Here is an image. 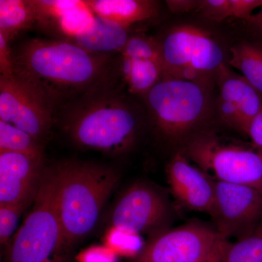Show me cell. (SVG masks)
<instances>
[{
    "mask_svg": "<svg viewBox=\"0 0 262 262\" xmlns=\"http://www.w3.org/2000/svg\"><path fill=\"white\" fill-rule=\"evenodd\" d=\"M14 77L55 113L84 95L116 83L120 61L62 39L35 38L13 51Z\"/></svg>",
    "mask_w": 262,
    "mask_h": 262,
    "instance_id": "1",
    "label": "cell"
},
{
    "mask_svg": "<svg viewBox=\"0 0 262 262\" xmlns=\"http://www.w3.org/2000/svg\"><path fill=\"white\" fill-rule=\"evenodd\" d=\"M61 112L66 132L81 147L120 155L135 144L139 118L115 84L84 95Z\"/></svg>",
    "mask_w": 262,
    "mask_h": 262,
    "instance_id": "2",
    "label": "cell"
},
{
    "mask_svg": "<svg viewBox=\"0 0 262 262\" xmlns=\"http://www.w3.org/2000/svg\"><path fill=\"white\" fill-rule=\"evenodd\" d=\"M54 168L58 213L70 248L94 228L120 177L115 169L84 162H63Z\"/></svg>",
    "mask_w": 262,
    "mask_h": 262,
    "instance_id": "3",
    "label": "cell"
},
{
    "mask_svg": "<svg viewBox=\"0 0 262 262\" xmlns=\"http://www.w3.org/2000/svg\"><path fill=\"white\" fill-rule=\"evenodd\" d=\"M54 166L46 167L32 211L10 241L6 262H63L66 244L58 203Z\"/></svg>",
    "mask_w": 262,
    "mask_h": 262,
    "instance_id": "4",
    "label": "cell"
},
{
    "mask_svg": "<svg viewBox=\"0 0 262 262\" xmlns=\"http://www.w3.org/2000/svg\"><path fill=\"white\" fill-rule=\"evenodd\" d=\"M145 98L157 129L171 141L180 140L195 128L208 108L203 84L164 74Z\"/></svg>",
    "mask_w": 262,
    "mask_h": 262,
    "instance_id": "5",
    "label": "cell"
},
{
    "mask_svg": "<svg viewBox=\"0 0 262 262\" xmlns=\"http://www.w3.org/2000/svg\"><path fill=\"white\" fill-rule=\"evenodd\" d=\"M159 42L164 75L168 77L204 85L225 64L220 45L198 27H174Z\"/></svg>",
    "mask_w": 262,
    "mask_h": 262,
    "instance_id": "6",
    "label": "cell"
},
{
    "mask_svg": "<svg viewBox=\"0 0 262 262\" xmlns=\"http://www.w3.org/2000/svg\"><path fill=\"white\" fill-rule=\"evenodd\" d=\"M186 157L215 180L248 186L262 192V155L256 149L201 134L188 143Z\"/></svg>",
    "mask_w": 262,
    "mask_h": 262,
    "instance_id": "7",
    "label": "cell"
},
{
    "mask_svg": "<svg viewBox=\"0 0 262 262\" xmlns=\"http://www.w3.org/2000/svg\"><path fill=\"white\" fill-rule=\"evenodd\" d=\"M227 241L214 227L193 221L155 234L134 262H208Z\"/></svg>",
    "mask_w": 262,
    "mask_h": 262,
    "instance_id": "8",
    "label": "cell"
},
{
    "mask_svg": "<svg viewBox=\"0 0 262 262\" xmlns=\"http://www.w3.org/2000/svg\"><path fill=\"white\" fill-rule=\"evenodd\" d=\"M211 215L225 239L239 237L262 222V192L241 184L215 181Z\"/></svg>",
    "mask_w": 262,
    "mask_h": 262,
    "instance_id": "9",
    "label": "cell"
},
{
    "mask_svg": "<svg viewBox=\"0 0 262 262\" xmlns=\"http://www.w3.org/2000/svg\"><path fill=\"white\" fill-rule=\"evenodd\" d=\"M56 114L40 96L16 77L0 76V120L28 133L44 144Z\"/></svg>",
    "mask_w": 262,
    "mask_h": 262,
    "instance_id": "10",
    "label": "cell"
},
{
    "mask_svg": "<svg viewBox=\"0 0 262 262\" xmlns=\"http://www.w3.org/2000/svg\"><path fill=\"white\" fill-rule=\"evenodd\" d=\"M165 196L144 183L130 186L118 200L112 214L113 227L140 234L163 231L170 218Z\"/></svg>",
    "mask_w": 262,
    "mask_h": 262,
    "instance_id": "11",
    "label": "cell"
},
{
    "mask_svg": "<svg viewBox=\"0 0 262 262\" xmlns=\"http://www.w3.org/2000/svg\"><path fill=\"white\" fill-rule=\"evenodd\" d=\"M45 168L44 157L0 152V205L34 202Z\"/></svg>",
    "mask_w": 262,
    "mask_h": 262,
    "instance_id": "12",
    "label": "cell"
},
{
    "mask_svg": "<svg viewBox=\"0 0 262 262\" xmlns=\"http://www.w3.org/2000/svg\"><path fill=\"white\" fill-rule=\"evenodd\" d=\"M167 179L174 198L187 209L209 214L215 194V181L184 153H177L166 168Z\"/></svg>",
    "mask_w": 262,
    "mask_h": 262,
    "instance_id": "13",
    "label": "cell"
},
{
    "mask_svg": "<svg viewBox=\"0 0 262 262\" xmlns=\"http://www.w3.org/2000/svg\"><path fill=\"white\" fill-rule=\"evenodd\" d=\"M220 79L219 111L229 126L247 135L251 122L262 110V97L241 75L231 73L225 64L217 73Z\"/></svg>",
    "mask_w": 262,
    "mask_h": 262,
    "instance_id": "14",
    "label": "cell"
},
{
    "mask_svg": "<svg viewBox=\"0 0 262 262\" xmlns=\"http://www.w3.org/2000/svg\"><path fill=\"white\" fill-rule=\"evenodd\" d=\"M89 8L98 18L129 29L133 24L158 15L156 3L148 0H89Z\"/></svg>",
    "mask_w": 262,
    "mask_h": 262,
    "instance_id": "15",
    "label": "cell"
},
{
    "mask_svg": "<svg viewBox=\"0 0 262 262\" xmlns=\"http://www.w3.org/2000/svg\"><path fill=\"white\" fill-rule=\"evenodd\" d=\"M129 29L96 16L92 26L71 42L100 54L121 53L130 37Z\"/></svg>",
    "mask_w": 262,
    "mask_h": 262,
    "instance_id": "16",
    "label": "cell"
},
{
    "mask_svg": "<svg viewBox=\"0 0 262 262\" xmlns=\"http://www.w3.org/2000/svg\"><path fill=\"white\" fill-rule=\"evenodd\" d=\"M34 0L0 1V34L9 42L22 31L37 24Z\"/></svg>",
    "mask_w": 262,
    "mask_h": 262,
    "instance_id": "17",
    "label": "cell"
},
{
    "mask_svg": "<svg viewBox=\"0 0 262 262\" xmlns=\"http://www.w3.org/2000/svg\"><path fill=\"white\" fill-rule=\"evenodd\" d=\"M120 72L131 94L145 96L164 74L161 62L130 60L120 56Z\"/></svg>",
    "mask_w": 262,
    "mask_h": 262,
    "instance_id": "18",
    "label": "cell"
},
{
    "mask_svg": "<svg viewBox=\"0 0 262 262\" xmlns=\"http://www.w3.org/2000/svg\"><path fill=\"white\" fill-rule=\"evenodd\" d=\"M229 63L262 97V45L242 42L233 46Z\"/></svg>",
    "mask_w": 262,
    "mask_h": 262,
    "instance_id": "19",
    "label": "cell"
},
{
    "mask_svg": "<svg viewBox=\"0 0 262 262\" xmlns=\"http://www.w3.org/2000/svg\"><path fill=\"white\" fill-rule=\"evenodd\" d=\"M220 262H262V222L236 242L227 241Z\"/></svg>",
    "mask_w": 262,
    "mask_h": 262,
    "instance_id": "20",
    "label": "cell"
},
{
    "mask_svg": "<svg viewBox=\"0 0 262 262\" xmlns=\"http://www.w3.org/2000/svg\"><path fill=\"white\" fill-rule=\"evenodd\" d=\"M2 151L44 157L42 143L21 129L0 120V152Z\"/></svg>",
    "mask_w": 262,
    "mask_h": 262,
    "instance_id": "21",
    "label": "cell"
},
{
    "mask_svg": "<svg viewBox=\"0 0 262 262\" xmlns=\"http://www.w3.org/2000/svg\"><path fill=\"white\" fill-rule=\"evenodd\" d=\"M104 241L105 246L118 256L136 258L144 248L139 234L113 226L106 232Z\"/></svg>",
    "mask_w": 262,
    "mask_h": 262,
    "instance_id": "22",
    "label": "cell"
},
{
    "mask_svg": "<svg viewBox=\"0 0 262 262\" xmlns=\"http://www.w3.org/2000/svg\"><path fill=\"white\" fill-rule=\"evenodd\" d=\"M120 56L130 60L161 62L159 41L144 34L130 35Z\"/></svg>",
    "mask_w": 262,
    "mask_h": 262,
    "instance_id": "23",
    "label": "cell"
},
{
    "mask_svg": "<svg viewBox=\"0 0 262 262\" xmlns=\"http://www.w3.org/2000/svg\"><path fill=\"white\" fill-rule=\"evenodd\" d=\"M29 203H19L0 205V243L8 244L14 232L19 219Z\"/></svg>",
    "mask_w": 262,
    "mask_h": 262,
    "instance_id": "24",
    "label": "cell"
},
{
    "mask_svg": "<svg viewBox=\"0 0 262 262\" xmlns=\"http://www.w3.org/2000/svg\"><path fill=\"white\" fill-rule=\"evenodd\" d=\"M198 9L202 13L215 21H222L230 18V3L229 0H205L199 2Z\"/></svg>",
    "mask_w": 262,
    "mask_h": 262,
    "instance_id": "25",
    "label": "cell"
},
{
    "mask_svg": "<svg viewBox=\"0 0 262 262\" xmlns=\"http://www.w3.org/2000/svg\"><path fill=\"white\" fill-rule=\"evenodd\" d=\"M117 255L103 246H93L81 251L76 259L78 262H118Z\"/></svg>",
    "mask_w": 262,
    "mask_h": 262,
    "instance_id": "26",
    "label": "cell"
},
{
    "mask_svg": "<svg viewBox=\"0 0 262 262\" xmlns=\"http://www.w3.org/2000/svg\"><path fill=\"white\" fill-rule=\"evenodd\" d=\"M231 16L248 20L262 7V0H229Z\"/></svg>",
    "mask_w": 262,
    "mask_h": 262,
    "instance_id": "27",
    "label": "cell"
},
{
    "mask_svg": "<svg viewBox=\"0 0 262 262\" xmlns=\"http://www.w3.org/2000/svg\"><path fill=\"white\" fill-rule=\"evenodd\" d=\"M0 76L10 77L14 76L13 51L10 42L0 34Z\"/></svg>",
    "mask_w": 262,
    "mask_h": 262,
    "instance_id": "28",
    "label": "cell"
},
{
    "mask_svg": "<svg viewBox=\"0 0 262 262\" xmlns=\"http://www.w3.org/2000/svg\"><path fill=\"white\" fill-rule=\"evenodd\" d=\"M247 136L251 139L253 148L262 155V110L251 122Z\"/></svg>",
    "mask_w": 262,
    "mask_h": 262,
    "instance_id": "29",
    "label": "cell"
},
{
    "mask_svg": "<svg viewBox=\"0 0 262 262\" xmlns=\"http://www.w3.org/2000/svg\"><path fill=\"white\" fill-rule=\"evenodd\" d=\"M200 1H167L169 8L175 13H184L199 7Z\"/></svg>",
    "mask_w": 262,
    "mask_h": 262,
    "instance_id": "30",
    "label": "cell"
},
{
    "mask_svg": "<svg viewBox=\"0 0 262 262\" xmlns=\"http://www.w3.org/2000/svg\"><path fill=\"white\" fill-rule=\"evenodd\" d=\"M248 21L252 24L256 28L262 32V7L248 19Z\"/></svg>",
    "mask_w": 262,
    "mask_h": 262,
    "instance_id": "31",
    "label": "cell"
},
{
    "mask_svg": "<svg viewBox=\"0 0 262 262\" xmlns=\"http://www.w3.org/2000/svg\"><path fill=\"white\" fill-rule=\"evenodd\" d=\"M225 244H226V243H225ZM225 245H224V246H225ZM223 248H224V246H223ZM223 248H222V249H223ZM222 249L221 250L220 252L218 254L215 255L214 257L212 258L210 260V261H208V262H220V261L221 254H222Z\"/></svg>",
    "mask_w": 262,
    "mask_h": 262,
    "instance_id": "32",
    "label": "cell"
}]
</instances>
